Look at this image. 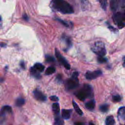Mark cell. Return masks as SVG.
<instances>
[{
	"mask_svg": "<svg viewBox=\"0 0 125 125\" xmlns=\"http://www.w3.org/2000/svg\"><path fill=\"white\" fill-rule=\"evenodd\" d=\"M53 6L56 10L63 14H71L74 11L69 3L64 0H53Z\"/></svg>",
	"mask_w": 125,
	"mask_h": 125,
	"instance_id": "6da1fadb",
	"label": "cell"
},
{
	"mask_svg": "<svg viewBox=\"0 0 125 125\" xmlns=\"http://www.w3.org/2000/svg\"><path fill=\"white\" fill-rule=\"evenodd\" d=\"M78 76V73L77 72H74L72 75V77L66 81L65 86L67 90L73 89L78 86L79 80Z\"/></svg>",
	"mask_w": 125,
	"mask_h": 125,
	"instance_id": "7a4b0ae2",
	"label": "cell"
},
{
	"mask_svg": "<svg viewBox=\"0 0 125 125\" xmlns=\"http://www.w3.org/2000/svg\"><path fill=\"white\" fill-rule=\"evenodd\" d=\"M91 50L98 56H104L106 53L104 44L101 42H96L91 47Z\"/></svg>",
	"mask_w": 125,
	"mask_h": 125,
	"instance_id": "3957f363",
	"label": "cell"
},
{
	"mask_svg": "<svg viewBox=\"0 0 125 125\" xmlns=\"http://www.w3.org/2000/svg\"><path fill=\"white\" fill-rule=\"evenodd\" d=\"M113 19L114 22L119 28H122L125 26V15L124 13L120 12H116L113 15Z\"/></svg>",
	"mask_w": 125,
	"mask_h": 125,
	"instance_id": "277c9868",
	"label": "cell"
},
{
	"mask_svg": "<svg viewBox=\"0 0 125 125\" xmlns=\"http://www.w3.org/2000/svg\"><path fill=\"white\" fill-rule=\"evenodd\" d=\"M55 55H56L58 60L59 61V62H61L66 69H70V64L67 62L66 59L61 55V54L60 53L59 51L57 48L55 49Z\"/></svg>",
	"mask_w": 125,
	"mask_h": 125,
	"instance_id": "5b68a950",
	"label": "cell"
},
{
	"mask_svg": "<svg viewBox=\"0 0 125 125\" xmlns=\"http://www.w3.org/2000/svg\"><path fill=\"white\" fill-rule=\"evenodd\" d=\"M117 118L120 125H125V107H121L119 109Z\"/></svg>",
	"mask_w": 125,
	"mask_h": 125,
	"instance_id": "8992f818",
	"label": "cell"
},
{
	"mask_svg": "<svg viewBox=\"0 0 125 125\" xmlns=\"http://www.w3.org/2000/svg\"><path fill=\"white\" fill-rule=\"evenodd\" d=\"M102 74L101 70H96L95 71H87L85 74V78L88 80L95 79L100 76Z\"/></svg>",
	"mask_w": 125,
	"mask_h": 125,
	"instance_id": "52a82bcc",
	"label": "cell"
},
{
	"mask_svg": "<svg viewBox=\"0 0 125 125\" xmlns=\"http://www.w3.org/2000/svg\"><path fill=\"white\" fill-rule=\"evenodd\" d=\"M12 111L10 106L8 105H5L2 107L0 111V122L2 123L5 119V117L6 113L11 112Z\"/></svg>",
	"mask_w": 125,
	"mask_h": 125,
	"instance_id": "ba28073f",
	"label": "cell"
},
{
	"mask_svg": "<svg viewBox=\"0 0 125 125\" xmlns=\"http://www.w3.org/2000/svg\"><path fill=\"white\" fill-rule=\"evenodd\" d=\"M82 89L86 94L87 97H90L92 95L93 90L92 86L88 84H84L83 85Z\"/></svg>",
	"mask_w": 125,
	"mask_h": 125,
	"instance_id": "9c48e42d",
	"label": "cell"
},
{
	"mask_svg": "<svg viewBox=\"0 0 125 125\" xmlns=\"http://www.w3.org/2000/svg\"><path fill=\"white\" fill-rule=\"evenodd\" d=\"M35 98L41 101H44L46 100V97L39 90L36 89L33 92Z\"/></svg>",
	"mask_w": 125,
	"mask_h": 125,
	"instance_id": "30bf717a",
	"label": "cell"
},
{
	"mask_svg": "<svg viewBox=\"0 0 125 125\" xmlns=\"http://www.w3.org/2000/svg\"><path fill=\"white\" fill-rule=\"evenodd\" d=\"M76 96L80 100L83 101H84L86 98H87V96L86 94L85 93V92L83 91V90L82 89L79 90L76 93Z\"/></svg>",
	"mask_w": 125,
	"mask_h": 125,
	"instance_id": "8fae6325",
	"label": "cell"
},
{
	"mask_svg": "<svg viewBox=\"0 0 125 125\" xmlns=\"http://www.w3.org/2000/svg\"><path fill=\"white\" fill-rule=\"evenodd\" d=\"M72 113L71 109H62V116L64 119L67 120L70 117V115Z\"/></svg>",
	"mask_w": 125,
	"mask_h": 125,
	"instance_id": "7c38bea8",
	"label": "cell"
},
{
	"mask_svg": "<svg viewBox=\"0 0 125 125\" xmlns=\"http://www.w3.org/2000/svg\"><path fill=\"white\" fill-rule=\"evenodd\" d=\"M53 125H64L63 120L59 114H56L55 116V120Z\"/></svg>",
	"mask_w": 125,
	"mask_h": 125,
	"instance_id": "4fadbf2b",
	"label": "cell"
},
{
	"mask_svg": "<svg viewBox=\"0 0 125 125\" xmlns=\"http://www.w3.org/2000/svg\"><path fill=\"white\" fill-rule=\"evenodd\" d=\"M85 106L87 109H88L89 110H92L95 107V102L93 100H90L85 104Z\"/></svg>",
	"mask_w": 125,
	"mask_h": 125,
	"instance_id": "5bb4252c",
	"label": "cell"
},
{
	"mask_svg": "<svg viewBox=\"0 0 125 125\" xmlns=\"http://www.w3.org/2000/svg\"><path fill=\"white\" fill-rule=\"evenodd\" d=\"M105 125H114L115 120L112 116H109L106 117L105 121Z\"/></svg>",
	"mask_w": 125,
	"mask_h": 125,
	"instance_id": "9a60e30c",
	"label": "cell"
},
{
	"mask_svg": "<svg viewBox=\"0 0 125 125\" xmlns=\"http://www.w3.org/2000/svg\"><path fill=\"white\" fill-rule=\"evenodd\" d=\"M52 110L55 114H58L60 112V105L58 103H54L52 104Z\"/></svg>",
	"mask_w": 125,
	"mask_h": 125,
	"instance_id": "2e32d148",
	"label": "cell"
},
{
	"mask_svg": "<svg viewBox=\"0 0 125 125\" xmlns=\"http://www.w3.org/2000/svg\"><path fill=\"white\" fill-rule=\"evenodd\" d=\"M110 4L111 9L114 11L118 7V0H110Z\"/></svg>",
	"mask_w": 125,
	"mask_h": 125,
	"instance_id": "e0dca14e",
	"label": "cell"
},
{
	"mask_svg": "<svg viewBox=\"0 0 125 125\" xmlns=\"http://www.w3.org/2000/svg\"><path fill=\"white\" fill-rule=\"evenodd\" d=\"M34 68L38 72H42L44 69V66L40 63H36L34 66Z\"/></svg>",
	"mask_w": 125,
	"mask_h": 125,
	"instance_id": "ac0fdd59",
	"label": "cell"
},
{
	"mask_svg": "<svg viewBox=\"0 0 125 125\" xmlns=\"http://www.w3.org/2000/svg\"><path fill=\"white\" fill-rule=\"evenodd\" d=\"M72 104H73V107H74V109L75 110V111H76V112L80 115H82L83 114V112H82V110L79 108L78 104H76V103L74 100L72 101Z\"/></svg>",
	"mask_w": 125,
	"mask_h": 125,
	"instance_id": "d6986e66",
	"label": "cell"
},
{
	"mask_svg": "<svg viewBox=\"0 0 125 125\" xmlns=\"http://www.w3.org/2000/svg\"><path fill=\"white\" fill-rule=\"evenodd\" d=\"M30 72L32 75H33L34 77L37 79H40L41 78V75L40 74L38 73V71L36 70L34 67L31 68L30 69Z\"/></svg>",
	"mask_w": 125,
	"mask_h": 125,
	"instance_id": "ffe728a7",
	"label": "cell"
},
{
	"mask_svg": "<svg viewBox=\"0 0 125 125\" xmlns=\"http://www.w3.org/2000/svg\"><path fill=\"white\" fill-rule=\"evenodd\" d=\"M55 71V68L53 66H49L45 70V74L46 75H51L54 73Z\"/></svg>",
	"mask_w": 125,
	"mask_h": 125,
	"instance_id": "44dd1931",
	"label": "cell"
},
{
	"mask_svg": "<svg viewBox=\"0 0 125 125\" xmlns=\"http://www.w3.org/2000/svg\"><path fill=\"white\" fill-rule=\"evenodd\" d=\"M25 103V100L24 99L21 98H18L16 102V104L18 106H21Z\"/></svg>",
	"mask_w": 125,
	"mask_h": 125,
	"instance_id": "7402d4cb",
	"label": "cell"
},
{
	"mask_svg": "<svg viewBox=\"0 0 125 125\" xmlns=\"http://www.w3.org/2000/svg\"><path fill=\"white\" fill-rule=\"evenodd\" d=\"M99 1L102 8L105 10L107 7V0H99Z\"/></svg>",
	"mask_w": 125,
	"mask_h": 125,
	"instance_id": "603a6c76",
	"label": "cell"
},
{
	"mask_svg": "<svg viewBox=\"0 0 125 125\" xmlns=\"http://www.w3.org/2000/svg\"><path fill=\"white\" fill-rule=\"evenodd\" d=\"M108 105L107 104H103L102 105H101L100 106V110L101 112H106L108 109Z\"/></svg>",
	"mask_w": 125,
	"mask_h": 125,
	"instance_id": "cb8c5ba5",
	"label": "cell"
},
{
	"mask_svg": "<svg viewBox=\"0 0 125 125\" xmlns=\"http://www.w3.org/2000/svg\"><path fill=\"white\" fill-rule=\"evenodd\" d=\"M82 8L83 10H85L88 4V0H81Z\"/></svg>",
	"mask_w": 125,
	"mask_h": 125,
	"instance_id": "d4e9b609",
	"label": "cell"
},
{
	"mask_svg": "<svg viewBox=\"0 0 125 125\" xmlns=\"http://www.w3.org/2000/svg\"><path fill=\"white\" fill-rule=\"evenodd\" d=\"M97 61L100 63H104L107 62V59L104 57V56H98Z\"/></svg>",
	"mask_w": 125,
	"mask_h": 125,
	"instance_id": "484cf974",
	"label": "cell"
},
{
	"mask_svg": "<svg viewBox=\"0 0 125 125\" xmlns=\"http://www.w3.org/2000/svg\"><path fill=\"white\" fill-rule=\"evenodd\" d=\"M121 98L120 95H113L112 96V101L114 102H119L121 101Z\"/></svg>",
	"mask_w": 125,
	"mask_h": 125,
	"instance_id": "4316f807",
	"label": "cell"
},
{
	"mask_svg": "<svg viewBox=\"0 0 125 125\" xmlns=\"http://www.w3.org/2000/svg\"><path fill=\"white\" fill-rule=\"evenodd\" d=\"M45 60L46 61L48 62H51L54 61V58L52 56L48 55L45 56Z\"/></svg>",
	"mask_w": 125,
	"mask_h": 125,
	"instance_id": "83f0119b",
	"label": "cell"
},
{
	"mask_svg": "<svg viewBox=\"0 0 125 125\" xmlns=\"http://www.w3.org/2000/svg\"><path fill=\"white\" fill-rule=\"evenodd\" d=\"M57 21H58L59 22H60L61 23H62V25H63L64 26H66V27H68L69 26V24L68 23H67L66 21H64L62 20V19H56Z\"/></svg>",
	"mask_w": 125,
	"mask_h": 125,
	"instance_id": "f1b7e54d",
	"label": "cell"
},
{
	"mask_svg": "<svg viewBox=\"0 0 125 125\" xmlns=\"http://www.w3.org/2000/svg\"><path fill=\"white\" fill-rule=\"evenodd\" d=\"M49 98L51 101L54 102H57L59 101V98L56 96H51L49 97Z\"/></svg>",
	"mask_w": 125,
	"mask_h": 125,
	"instance_id": "f546056e",
	"label": "cell"
},
{
	"mask_svg": "<svg viewBox=\"0 0 125 125\" xmlns=\"http://www.w3.org/2000/svg\"><path fill=\"white\" fill-rule=\"evenodd\" d=\"M74 125H84V124L81 122H77L74 123Z\"/></svg>",
	"mask_w": 125,
	"mask_h": 125,
	"instance_id": "4dcf8cb0",
	"label": "cell"
},
{
	"mask_svg": "<svg viewBox=\"0 0 125 125\" xmlns=\"http://www.w3.org/2000/svg\"><path fill=\"white\" fill-rule=\"evenodd\" d=\"M20 65H21V67L22 68L24 69L25 68V65H24V63L23 62H21V63H20Z\"/></svg>",
	"mask_w": 125,
	"mask_h": 125,
	"instance_id": "1f68e13d",
	"label": "cell"
},
{
	"mask_svg": "<svg viewBox=\"0 0 125 125\" xmlns=\"http://www.w3.org/2000/svg\"><path fill=\"white\" fill-rule=\"evenodd\" d=\"M62 77L61 76V75H58V76H57V79L58 80V81H61V80H62Z\"/></svg>",
	"mask_w": 125,
	"mask_h": 125,
	"instance_id": "d6a6232c",
	"label": "cell"
},
{
	"mask_svg": "<svg viewBox=\"0 0 125 125\" xmlns=\"http://www.w3.org/2000/svg\"><path fill=\"white\" fill-rule=\"evenodd\" d=\"M5 45H6V44H5V43H0V46H1V47H3V46H5Z\"/></svg>",
	"mask_w": 125,
	"mask_h": 125,
	"instance_id": "836d02e7",
	"label": "cell"
},
{
	"mask_svg": "<svg viewBox=\"0 0 125 125\" xmlns=\"http://www.w3.org/2000/svg\"><path fill=\"white\" fill-rule=\"evenodd\" d=\"M23 18L24 19H25V20H27L28 19V17H27V16H26V15H23Z\"/></svg>",
	"mask_w": 125,
	"mask_h": 125,
	"instance_id": "e575fe53",
	"label": "cell"
},
{
	"mask_svg": "<svg viewBox=\"0 0 125 125\" xmlns=\"http://www.w3.org/2000/svg\"><path fill=\"white\" fill-rule=\"evenodd\" d=\"M89 125H95L92 122H89Z\"/></svg>",
	"mask_w": 125,
	"mask_h": 125,
	"instance_id": "d590c367",
	"label": "cell"
},
{
	"mask_svg": "<svg viewBox=\"0 0 125 125\" xmlns=\"http://www.w3.org/2000/svg\"><path fill=\"white\" fill-rule=\"evenodd\" d=\"M1 21V17H0V21Z\"/></svg>",
	"mask_w": 125,
	"mask_h": 125,
	"instance_id": "8d00e7d4",
	"label": "cell"
},
{
	"mask_svg": "<svg viewBox=\"0 0 125 125\" xmlns=\"http://www.w3.org/2000/svg\"></svg>",
	"mask_w": 125,
	"mask_h": 125,
	"instance_id": "74e56055",
	"label": "cell"
}]
</instances>
